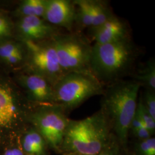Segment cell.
<instances>
[{"label":"cell","mask_w":155,"mask_h":155,"mask_svg":"<svg viewBox=\"0 0 155 155\" xmlns=\"http://www.w3.org/2000/svg\"><path fill=\"white\" fill-rule=\"evenodd\" d=\"M140 87L134 80H120L110 83L102 94L101 111L122 143L127 141L130 123L136 113Z\"/></svg>","instance_id":"6da1fadb"},{"label":"cell","mask_w":155,"mask_h":155,"mask_svg":"<svg viewBox=\"0 0 155 155\" xmlns=\"http://www.w3.org/2000/svg\"><path fill=\"white\" fill-rule=\"evenodd\" d=\"M110 126L101 110L81 120H70L61 148L67 154L98 155L109 142Z\"/></svg>","instance_id":"7a4b0ae2"},{"label":"cell","mask_w":155,"mask_h":155,"mask_svg":"<svg viewBox=\"0 0 155 155\" xmlns=\"http://www.w3.org/2000/svg\"><path fill=\"white\" fill-rule=\"evenodd\" d=\"M136 57L137 51L130 39L104 45L94 44L90 70L101 83H113L130 71Z\"/></svg>","instance_id":"3957f363"},{"label":"cell","mask_w":155,"mask_h":155,"mask_svg":"<svg viewBox=\"0 0 155 155\" xmlns=\"http://www.w3.org/2000/svg\"><path fill=\"white\" fill-rule=\"evenodd\" d=\"M103 84L92 74L67 73L53 86V102L65 111L75 109L89 98L103 94Z\"/></svg>","instance_id":"277c9868"},{"label":"cell","mask_w":155,"mask_h":155,"mask_svg":"<svg viewBox=\"0 0 155 155\" xmlns=\"http://www.w3.org/2000/svg\"><path fill=\"white\" fill-rule=\"evenodd\" d=\"M52 40L59 64L65 73L92 74L90 61L93 45L84 35L72 32L58 34Z\"/></svg>","instance_id":"5b68a950"},{"label":"cell","mask_w":155,"mask_h":155,"mask_svg":"<svg viewBox=\"0 0 155 155\" xmlns=\"http://www.w3.org/2000/svg\"><path fill=\"white\" fill-rule=\"evenodd\" d=\"M33 74L45 78L53 86L66 73L59 64L52 40L45 43L25 41Z\"/></svg>","instance_id":"8992f818"},{"label":"cell","mask_w":155,"mask_h":155,"mask_svg":"<svg viewBox=\"0 0 155 155\" xmlns=\"http://www.w3.org/2000/svg\"><path fill=\"white\" fill-rule=\"evenodd\" d=\"M69 121L66 111L58 106L40 111L33 117V122L39 133L55 149L61 147Z\"/></svg>","instance_id":"52a82bcc"},{"label":"cell","mask_w":155,"mask_h":155,"mask_svg":"<svg viewBox=\"0 0 155 155\" xmlns=\"http://www.w3.org/2000/svg\"><path fill=\"white\" fill-rule=\"evenodd\" d=\"M43 18L53 26L71 32L76 20V8L74 1L45 0Z\"/></svg>","instance_id":"ba28073f"},{"label":"cell","mask_w":155,"mask_h":155,"mask_svg":"<svg viewBox=\"0 0 155 155\" xmlns=\"http://www.w3.org/2000/svg\"><path fill=\"white\" fill-rule=\"evenodd\" d=\"M94 44L104 45L130 39L127 24L114 15L98 27L90 28Z\"/></svg>","instance_id":"9c48e42d"},{"label":"cell","mask_w":155,"mask_h":155,"mask_svg":"<svg viewBox=\"0 0 155 155\" xmlns=\"http://www.w3.org/2000/svg\"><path fill=\"white\" fill-rule=\"evenodd\" d=\"M18 27L25 41L39 42L50 38L52 39L59 34L56 33L57 28L38 17H23Z\"/></svg>","instance_id":"30bf717a"},{"label":"cell","mask_w":155,"mask_h":155,"mask_svg":"<svg viewBox=\"0 0 155 155\" xmlns=\"http://www.w3.org/2000/svg\"><path fill=\"white\" fill-rule=\"evenodd\" d=\"M23 82L34 100L40 102L54 101L53 86L45 78L32 73L24 78Z\"/></svg>","instance_id":"8fae6325"},{"label":"cell","mask_w":155,"mask_h":155,"mask_svg":"<svg viewBox=\"0 0 155 155\" xmlns=\"http://www.w3.org/2000/svg\"><path fill=\"white\" fill-rule=\"evenodd\" d=\"M16 116V107L11 94L0 87V126H7Z\"/></svg>","instance_id":"7c38bea8"},{"label":"cell","mask_w":155,"mask_h":155,"mask_svg":"<svg viewBox=\"0 0 155 155\" xmlns=\"http://www.w3.org/2000/svg\"><path fill=\"white\" fill-rule=\"evenodd\" d=\"M133 80L146 89L155 91V63L153 60L148 61L139 69L133 76Z\"/></svg>","instance_id":"4fadbf2b"},{"label":"cell","mask_w":155,"mask_h":155,"mask_svg":"<svg viewBox=\"0 0 155 155\" xmlns=\"http://www.w3.org/2000/svg\"><path fill=\"white\" fill-rule=\"evenodd\" d=\"M74 2L76 8L75 24L81 28H91L93 16L90 0H75Z\"/></svg>","instance_id":"5bb4252c"},{"label":"cell","mask_w":155,"mask_h":155,"mask_svg":"<svg viewBox=\"0 0 155 155\" xmlns=\"http://www.w3.org/2000/svg\"><path fill=\"white\" fill-rule=\"evenodd\" d=\"M90 2L93 16L91 28L100 26L114 15L106 2L99 0H90Z\"/></svg>","instance_id":"9a60e30c"},{"label":"cell","mask_w":155,"mask_h":155,"mask_svg":"<svg viewBox=\"0 0 155 155\" xmlns=\"http://www.w3.org/2000/svg\"><path fill=\"white\" fill-rule=\"evenodd\" d=\"M45 0H26L20 6L19 12L23 17L36 16L43 18Z\"/></svg>","instance_id":"2e32d148"},{"label":"cell","mask_w":155,"mask_h":155,"mask_svg":"<svg viewBox=\"0 0 155 155\" xmlns=\"http://www.w3.org/2000/svg\"><path fill=\"white\" fill-rule=\"evenodd\" d=\"M143 125L147 128L152 134L154 133L155 130V120L150 116L148 111L145 109L142 101L140 100L137 104V109L136 111Z\"/></svg>","instance_id":"e0dca14e"},{"label":"cell","mask_w":155,"mask_h":155,"mask_svg":"<svg viewBox=\"0 0 155 155\" xmlns=\"http://www.w3.org/2000/svg\"><path fill=\"white\" fill-rule=\"evenodd\" d=\"M142 102L145 109L155 120V91L146 89L144 94Z\"/></svg>","instance_id":"ac0fdd59"},{"label":"cell","mask_w":155,"mask_h":155,"mask_svg":"<svg viewBox=\"0 0 155 155\" xmlns=\"http://www.w3.org/2000/svg\"><path fill=\"white\" fill-rule=\"evenodd\" d=\"M24 141L32 144L43 154L45 148V141L39 132L31 131L25 136Z\"/></svg>","instance_id":"d6986e66"},{"label":"cell","mask_w":155,"mask_h":155,"mask_svg":"<svg viewBox=\"0 0 155 155\" xmlns=\"http://www.w3.org/2000/svg\"><path fill=\"white\" fill-rule=\"evenodd\" d=\"M20 51V48L17 45L11 43L0 45V57L4 61L8 57Z\"/></svg>","instance_id":"ffe728a7"},{"label":"cell","mask_w":155,"mask_h":155,"mask_svg":"<svg viewBox=\"0 0 155 155\" xmlns=\"http://www.w3.org/2000/svg\"><path fill=\"white\" fill-rule=\"evenodd\" d=\"M98 155H118V150L114 143L109 142Z\"/></svg>","instance_id":"44dd1931"},{"label":"cell","mask_w":155,"mask_h":155,"mask_svg":"<svg viewBox=\"0 0 155 155\" xmlns=\"http://www.w3.org/2000/svg\"><path fill=\"white\" fill-rule=\"evenodd\" d=\"M144 125H143V122H141V120L140 119L137 114L136 112V113L134 114V116L133 117V119L131 121V123H130V129H131L133 133H134L140 127H142Z\"/></svg>","instance_id":"7402d4cb"},{"label":"cell","mask_w":155,"mask_h":155,"mask_svg":"<svg viewBox=\"0 0 155 155\" xmlns=\"http://www.w3.org/2000/svg\"><path fill=\"white\" fill-rule=\"evenodd\" d=\"M134 134L142 140L149 139L152 135V133L150 132V130L144 126L140 127Z\"/></svg>","instance_id":"603a6c76"},{"label":"cell","mask_w":155,"mask_h":155,"mask_svg":"<svg viewBox=\"0 0 155 155\" xmlns=\"http://www.w3.org/2000/svg\"><path fill=\"white\" fill-rule=\"evenodd\" d=\"M10 28L8 22L3 18L0 17V37L8 35Z\"/></svg>","instance_id":"cb8c5ba5"},{"label":"cell","mask_w":155,"mask_h":155,"mask_svg":"<svg viewBox=\"0 0 155 155\" xmlns=\"http://www.w3.org/2000/svg\"><path fill=\"white\" fill-rule=\"evenodd\" d=\"M22 58H23V56H22V52L21 51H20L8 57V58L6 59L5 61H6L8 63L13 64H17L20 61H21Z\"/></svg>","instance_id":"d4e9b609"},{"label":"cell","mask_w":155,"mask_h":155,"mask_svg":"<svg viewBox=\"0 0 155 155\" xmlns=\"http://www.w3.org/2000/svg\"><path fill=\"white\" fill-rule=\"evenodd\" d=\"M23 147L25 150L29 153L36 154L37 155H42V153L36 148H35L32 144L29 143L24 140L23 143Z\"/></svg>","instance_id":"484cf974"},{"label":"cell","mask_w":155,"mask_h":155,"mask_svg":"<svg viewBox=\"0 0 155 155\" xmlns=\"http://www.w3.org/2000/svg\"><path fill=\"white\" fill-rule=\"evenodd\" d=\"M139 152L140 155H150L149 149L146 140H143L139 144Z\"/></svg>","instance_id":"4316f807"},{"label":"cell","mask_w":155,"mask_h":155,"mask_svg":"<svg viewBox=\"0 0 155 155\" xmlns=\"http://www.w3.org/2000/svg\"><path fill=\"white\" fill-rule=\"evenodd\" d=\"M147 143L149 149L150 155H155V139L153 137H150L146 139Z\"/></svg>","instance_id":"83f0119b"},{"label":"cell","mask_w":155,"mask_h":155,"mask_svg":"<svg viewBox=\"0 0 155 155\" xmlns=\"http://www.w3.org/2000/svg\"><path fill=\"white\" fill-rule=\"evenodd\" d=\"M12 155H23L22 151L19 149H13L12 150Z\"/></svg>","instance_id":"f1b7e54d"},{"label":"cell","mask_w":155,"mask_h":155,"mask_svg":"<svg viewBox=\"0 0 155 155\" xmlns=\"http://www.w3.org/2000/svg\"><path fill=\"white\" fill-rule=\"evenodd\" d=\"M5 155H12V150H8L7 151H6Z\"/></svg>","instance_id":"f546056e"},{"label":"cell","mask_w":155,"mask_h":155,"mask_svg":"<svg viewBox=\"0 0 155 155\" xmlns=\"http://www.w3.org/2000/svg\"><path fill=\"white\" fill-rule=\"evenodd\" d=\"M67 155H76V154H67Z\"/></svg>","instance_id":"4dcf8cb0"}]
</instances>
